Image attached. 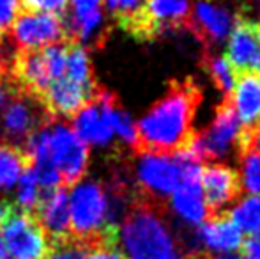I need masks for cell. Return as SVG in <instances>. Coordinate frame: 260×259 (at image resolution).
Returning a JSON list of instances; mask_svg holds the SVG:
<instances>
[{
  "mask_svg": "<svg viewBox=\"0 0 260 259\" xmlns=\"http://www.w3.org/2000/svg\"><path fill=\"white\" fill-rule=\"evenodd\" d=\"M202 103V89L191 78L170 80L163 98L156 101L137 125V155L175 156L189 149L197 131L193 119Z\"/></svg>",
  "mask_w": 260,
  "mask_h": 259,
  "instance_id": "obj_1",
  "label": "cell"
},
{
  "mask_svg": "<svg viewBox=\"0 0 260 259\" xmlns=\"http://www.w3.org/2000/svg\"><path fill=\"white\" fill-rule=\"evenodd\" d=\"M117 243L126 259H191L167 220L165 204L133 194L117 227Z\"/></svg>",
  "mask_w": 260,
  "mask_h": 259,
  "instance_id": "obj_2",
  "label": "cell"
},
{
  "mask_svg": "<svg viewBox=\"0 0 260 259\" xmlns=\"http://www.w3.org/2000/svg\"><path fill=\"white\" fill-rule=\"evenodd\" d=\"M32 163L48 160L58 172L64 188L75 187L89 169V148L80 140L68 119L53 118L28 140L27 149Z\"/></svg>",
  "mask_w": 260,
  "mask_h": 259,
  "instance_id": "obj_3",
  "label": "cell"
},
{
  "mask_svg": "<svg viewBox=\"0 0 260 259\" xmlns=\"http://www.w3.org/2000/svg\"><path fill=\"white\" fill-rule=\"evenodd\" d=\"M69 225L73 240L87 249L117 245V229L110 225L106 185L98 180H82L69 197Z\"/></svg>",
  "mask_w": 260,
  "mask_h": 259,
  "instance_id": "obj_4",
  "label": "cell"
},
{
  "mask_svg": "<svg viewBox=\"0 0 260 259\" xmlns=\"http://www.w3.org/2000/svg\"><path fill=\"white\" fill-rule=\"evenodd\" d=\"M53 118L41 101L14 89L9 103L0 112V142L25 151L32 135Z\"/></svg>",
  "mask_w": 260,
  "mask_h": 259,
  "instance_id": "obj_5",
  "label": "cell"
},
{
  "mask_svg": "<svg viewBox=\"0 0 260 259\" xmlns=\"http://www.w3.org/2000/svg\"><path fill=\"white\" fill-rule=\"evenodd\" d=\"M60 18L66 39L87 52L103 48L112 32L103 0H69L68 9Z\"/></svg>",
  "mask_w": 260,
  "mask_h": 259,
  "instance_id": "obj_6",
  "label": "cell"
},
{
  "mask_svg": "<svg viewBox=\"0 0 260 259\" xmlns=\"http://www.w3.org/2000/svg\"><path fill=\"white\" fill-rule=\"evenodd\" d=\"M133 169L124 165L126 174L133 178V190L145 199L167 204V199L181 181V165L175 156L138 155Z\"/></svg>",
  "mask_w": 260,
  "mask_h": 259,
  "instance_id": "obj_7",
  "label": "cell"
},
{
  "mask_svg": "<svg viewBox=\"0 0 260 259\" xmlns=\"http://www.w3.org/2000/svg\"><path fill=\"white\" fill-rule=\"evenodd\" d=\"M239 119L234 110L230 96H225L216 108L211 126L195 133L189 151L200 160V163H214L225 158L232 149L237 151L239 144Z\"/></svg>",
  "mask_w": 260,
  "mask_h": 259,
  "instance_id": "obj_8",
  "label": "cell"
},
{
  "mask_svg": "<svg viewBox=\"0 0 260 259\" xmlns=\"http://www.w3.org/2000/svg\"><path fill=\"white\" fill-rule=\"evenodd\" d=\"M7 39L14 53L41 50L68 41L62 18L58 14L25 9H21L16 16L11 31L7 32Z\"/></svg>",
  "mask_w": 260,
  "mask_h": 259,
  "instance_id": "obj_9",
  "label": "cell"
},
{
  "mask_svg": "<svg viewBox=\"0 0 260 259\" xmlns=\"http://www.w3.org/2000/svg\"><path fill=\"white\" fill-rule=\"evenodd\" d=\"M7 259H46L50 242L36 217L14 206L0 225Z\"/></svg>",
  "mask_w": 260,
  "mask_h": 259,
  "instance_id": "obj_10",
  "label": "cell"
},
{
  "mask_svg": "<svg viewBox=\"0 0 260 259\" xmlns=\"http://www.w3.org/2000/svg\"><path fill=\"white\" fill-rule=\"evenodd\" d=\"M234 110L239 119V144L237 153H246L251 138L260 130V73H239L230 93Z\"/></svg>",
  "mask_w": 260,
  "mask_h": 259,
  "instance_id": "obj_11",
  "label": "cell"
},
{
  "mask_svg": "<svg viewBox=\"0 0 260 259\" xmlns=\"http://www.w3.org/2000/svg\"><path fill=\"white\" fill-rule=\"evenodd\" d=\"M225 59L234 76L248 71L260 73V20L237 14Z\"/></svg>",
  "mask_w": 260,
  "mask_h": 259,
  "instance_id": "obj_12",
  "label": "cell"
},
{
  "mask_svg": "<svg viewBox=\"0 0 260 259\" xmlns=\"http://www.w3.org/2000/svg\"><path fill=\"white\" fill-rule=\"evenodd\" d=\"M200 185L209 213H221L223 208L234 204L241 197V174L221 162L204 163L200 169Z\"/></svg>",
  "mask_w": 260,
  "mask_h": 259,
  "instance_id": "obj_13",
  "label": "cell"
},
{
  "mask_svg": "<svg viewBox=\"0 0 260 259\" xmlns=\"http://www.w3.org/2000/svg\"><path fill=\"white\" fill-rule=\"evenodd\" d=\"M191 6L188 0H147L140 41H151L168 32L188 28Z\"/></svg>",
  "mask_w": 260,
  "mask_h": 259,
  "instance_id": "obj_14",
  "label": "cell"
},
{
  "mask_svg": "<svg viewBox=\"0 0 260 259\" xmlns=\"http://www.w3.org/2000/svg\"><path fill=\"white\" fill-rule=\"evenodd\" d=\"M45 231L50 247L71 240V225H69V195L68 188L43 190L34 213Z\"/></svg>",
  "mask_w": 260,
  "mask_h": 259,
  "instance_id": "obj_15",
  "label": "cell"
},
{
  "mask_svg": "<svg viewBox=\"0 0 260 259\" xmlns=\"http://www.w3.org/2000/svg\"><path fill=\"white\" fill-rule=\"evenodd\" d=\"M236 18L216 0H197L189 14L188 28L204 43L206 48L219 45L226 39Z\"/></svg>",
  "mask_w": 260,
  "mask_h": 259,
  "instance_id": "obj_16",
  "label": "cell"
},
{
  "mask_svg": "<svg viewBox=\"0 0 260 259\" xmlns=\"http://www.w3.org/2000/svg\"><path fill=\"white\" fill-rule=\"evenodd\" d=\"M71 121L75 133L78 135L80 140L85 146L90 144L96 146V148H112L115 149V153L120 158H124V155L115 144V133H113L112 126H110L108 119H106L103 108L100 105V96L94 101H90L89 105H85L78 114L73 116Z\"/></svg>",
  "mask_w": 260,
  "mask_h": 259,
  "instance_id": "obj_17",
  "label": "cell"
},
{
  "mask_svg": "<svg viewBox=\"0 0 260 259\" xmlns=\"http://www.w3.org/2000/svg\"><path fill=\"white\" fill-rule=\"evenodd\" d=\"M197 245L207 250L209 256L232 254L243 245V233L232 224L226 213H216L200 225Z\"/></svg>",
  "mask_w": 260,
  "mask_h": 259,
  "instance_id": "obj_18",
  "label": "cell"
},
{
  "mask_svg": "<svg viewBox=\"0 0 260 259\" xmlns=\"http://www.w3.org/2000/svg\"><path fill=\"white\" fill-rule=\"evenodd\" d=\"M103 2L112 20L127 34L140 39L147 0H103Z\"/></svg>",
  "mask_w": 260,
  "mask_h": 259,
  "instance_id": "obj_19",
  "label": "cell"
},
{
  "mask_svg": "<svg viewBox=\"0 0 260 259\" xmlns=\"http://www.w3.org/2000/svg\"><path fill=\"white\" fill-rule=\"evenodd\" d=\"M32 165L30 156L18 148L0 142V194L9 192L21 172Z\"/></svg>",
  "mask_w": 260,
  "mask_h": 259,
  "instance_id": "obj_20",
  "label": "cell"
},
{
  "mask_svg": "<svg viewBox=\"0 0 260 259\" xmlns=\"http://www.w3.org/2000/svg\"><path fill=\"white\" fill-rule=\"evenodd\" d=\"M226 217L241 233H260V195H246L237 199L226 211Z\"/></svg>",
  "mask_w": 260,
  "mask_h": 259,
  "instance_id": "obj_21",
  "label": "cell"
},
{
  "mask_svg": "<svg viewBox=\"0 0 260 259\" xmlns=\"http://www.w3.org/2000/svg\"><path fill=\"white\" fill-rule=\"evenodd\" d=\"M202 66L209 73V76H211V80L214 82V85L218 87V91L223 93V98L230 96L236 76H234L232 69H230L225 57H216V55H211V53H206V55L202 57Z\"/></svg>",
  "mask_w": 260,
  "mask_h": 259,
  "instance_id": "obj_22",
  "label": "cell"
},
{
  "mask_svg": "<svg viewBox=\"0 0 260 259\" xmlns=\"http://www.w3.org/2000/svg\"><path fill=\"white\" fill-rule=\"evenodd\" d=\"M39 185L38 178H36L34 167H27V169L21 172L20 180H18V192H16V204L14 206L20 208L28 213H34L36 206L39 203Z\"/></svg>",
  "mask_w": 260,
  "mask_h": 259,
  "instance_id": "obj_23",
  "label": "cell"
},
{
  "mask_svg": "<svg viewBox=\"0 0 260 259\" xmlns=\"http://www.w3.org/2000/svg\"><path fill=\"white\" fill-rule=\"evenodd\" d=\"M243 160V172L241 185L243 190L250 192V195H260V151H250L241 156Z\"/></svg>",
  "mask_w": 260,
  "mask_h": 259,
  "instance_id": "obj_24",
  "label": "cell"
},
{
  "mask_svg": "<svg viewBox=\"0 0 260 259\" xmlns=\"http://www.w3.org/2000/svg\"><path fill=\"white\" fill-rule=\"evenodd\" d=\"M85 254L87 247L71 238L68 242L55 243V245L50 247L46 259H85Z\"/></svg>",
  "mask_w": 260,
  "mask_h": 259,
  "instance_id": "obj_25",
  "label": "cell"
},
{
  "mask_svg": "<svg viewBox=\"0 0 260 259\" xmlns=\"http://www.w3.org/2000/svg\"><path fill=\"white\" fill-rule=\"evenodd\" d=\"M69 0H21V9L25 11H38V13H53L62 14L68 9Z\"/></svg>",
  "mask_w": 260,
  "mask_h": 259,
  "instance_id": "obj_26",
  "label": "cell"
},
{
  "mask_svg": "<svg viewBox=\"0 0 260 259\" xmlns=\"http://www.w3.org/2000/svg\"><path fill=\"white\" fill-rule=\"evenodd\" d=\"M21 11V0H0V39L11 31Z\"/></svg>",
  "mask_w": 260,
  "mask_h": 259,
  "instance_id": "obj_27",
  "label": "cell"
},
{
  "mask_svg": "<svg viewBox=\"0 0 260 259\" xmlns=\"http://www.w3.org/2000/svg\"><path fill=\"white\" fill-rule=\"evenodd\" d=\"M85 259H126L117 245H96L87 249Z\"/></svg>",
  "mask_w": 260,
  "mask_h": 259,
  "instance_id": "obj_28",
  "label": "cell"
},
{
  "mask_svg": "<svg viewBox=\"0 0 260 259\" xmlns=\"http://www.w3.org/2000/svg\"><path fill=\"white\" fill-rule=\"evenodd\" d=\"M243 252L244 259H260V233L250 235L243 242Z\"/></svg>",
  "mask_w": 260,
  "mask_h": 259,
  "instance_id": "obj_29",
  "label": "cell"
},
{
  "mask_svg": "<svg viewBox=\"0 0 260 259\" xmlns=\"http://www.w3.org/2000/svg\"><path fill=\"white\" fill-rule=\"evenodd\" d=\"M207 259H244V257L237 252H232V254H223V256H209Z\"/></svg>",
  "mask_w": 260,
  "mask_h": 259,
  "instance_id": "obj_30",
  "label": "cell"
},
{
  "mask_svg": "<svg viewBox=\"0 0 260 259\" xmlns=\"http://www.w3.org/2000/svg\"><path fill=\"white\" fill-rule=\"evenodd\" d=\"M6 61H7V55H4L2 43H0V73H2V75H4V68H6Z\"/></svg>",
  "mask_w": 260,
  "mask_h": 259,
  "instance_id": "obj_31",
  "label": "cell"
},
{
  "mask_svg": "<svg viewBox=\"0 0 260 259\" xmlns=\"http://www.w3.org/2000/svg\"><path fill=\"white\" fill-rule=\"evenodd\" d=\"M0 259H7V252H6V243H4L2 233H0Z\"/></svg>",
  "mask_w": 260,
  "mask_h": 259,
  "instance_id": "obj_32",
  "label": "cell"
},
{
  "mask_svg": "<svg viewBox=\"0 0 260 259\" xmlns=\"http://www.w3.org/2000/svg\"><path fill=\"white\" fill-rule=\"evenodd\" d=\"M0 83H2V73H0Z\"/></svg>",
  "mask_w": 260,
  "mask_h": 259,
  "instance_id": "obj_33",
  "label": "cell"
},
{
  "mask_svg": "<svg viewBox=\"0 0 260 259\" xmlns=\"http://www.w3.org/2000/svg\"><path fill=\"white\" fill-rule=\"evenodd\" d=\"M258 6H260V0H258Z\"/></svg>",
  "mask_w": 260,
  "mask_h": 259,
  "instance_id": "obj_34",
  "label": "cell"
}]
</instances>
